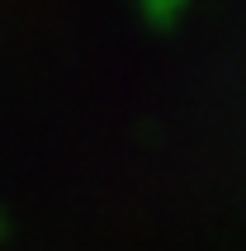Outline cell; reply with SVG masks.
<instances>
[{"label": "cell", "mask_w": 246, "mask_h": 251, "mask_svg": "<svg viewBox=\"0 0 246 251\" xmlns=\"http://www.w3.org/2000/svg\"><path fill=\"white\" fill-rule=\"evenodd\" d=\"M137 5H142V19L151 28H175V19L185 14L190 0H137Z\"/></svg>", "instance_id": "obj_1"}, {"label": "cell", "mask_w": 246, "mask_h": 251, "mask_svg": "<svg viewBox=\"0 0 246 251\" xmlns=\"http://www.w3.org/2000/svg\"><path fill=\"white\" fill-rule=\"evenodd\" d=\"M5 232H10V218H5V213H0V237H5Z\"/></svg>", "instance_id": "obj_2"}]
</instances>
